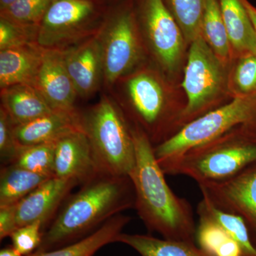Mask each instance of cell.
Listing matches in <instances>:
<instances>
[{"mask_svg":"<svg viewBox=\"0 0 256 256\" xmlns=\"http://www.w3.org/2000/svg\"><path fill=\"white\" fill-rule=\"evenodd\" d=\"M136 164L130 178L136 193L134 208L150 232L163 238L195 242L196 226L191 204L172 191L146 133L132 124Z\"/></svg>","mask_w":256,"mask_h":256,"instance_id":"obj_2","label":"cell"},{"mask_svg":"<svg viewBox=\"0 0 256 256\" xmlns=\"http://www.w3.org/2000/svg\"><path fill=\"white\" fill-rule=\"evenodd\" d=\"M43 233V225L38 222L16 229L10 238L12 246L22 255L28 256L38 250Z\"/></svg>","mask_w":256,"mask_h":256,"instance_id":"obj_31","label":"cell"},{"mask_svg":"<svg viewBox=\"0 0 256 256\" xmlns=\"http://www.w3.org/2000/svg\"><path fill=\"white\" fill-rule=\"evenodd\" d=\"M79 127L90 143L100 174L130 178L136 164L132 124L109 92L79 108Z\"/></svg>","mask_w":256,"mask_h":256,"instance_id":"obj_4","label":"cell"},{"mask_svg":"<svg viewBox=\"0 0 256 256\" xmlns=\"http://www.w3.org/2000/svg\"><path fill=\"white\" fill-rule=\"evenodd\" d=\"M138 28L148 56L162 72L172 74L186 44L181 28L163 0H132Z\"/></svg>","mask_w":256,"mask_h":256,"instance_id":"obj_10","label":"cell"},{"mask_svg":"<svg viewBox=\"0 0 256 256\" xmlns=\"http://www.w3.org/2000/svg\"><path fill=\"white\" fill-rule=\"evenodd\" d=\"M242 4L245 6L246 9L247 10L248 14L250 16L256 34V8L254 5L250 4L248 0H242Z\"/></svg>","mask_w":256,"mask_h":256,"instance_id":"obj_34","label":"cell"},{"mask_svg":"<svg viewBox=\"0 0 256 256\" xmlns=\"http://www.w3.org/2000/svg\"><path fill=\"white\" fill-rule=\"evenodd\" d=\"M256 162V132L239 128L188 150L162 168L197 183L222 181Z\"/></svg>","mask_w":256,"mask_h":256,"instance_id":"obj_5","label":"cell"},{"mask_svg":"<svg viewBox=\"0 0 256 256\" xmlns=\"http://www.w3.org/2000/svg\"><path fill=\"white\" fill-rule=\"evenodd\" d=\"M130 220V217L128 216L120 214L82 240L54 250H36L28 256H92L101 248L116 242L118 237L122 233V230Z\"/></svg>","mask_w":256,"mask_h":256,"instance_id":"obj_20","label":"cell"},{"mask_svg":"<svg viewBox=\"0 0 256 256\" xmlns=\"http://www.w3.org/2000/svg\"><path fill=\"white\" fill-rule=\"evenodd\" d=\"M220 1L234 60L245 54H256L255 30L242 0Z\"/></svg>","mask_w":256,"mask_h":256,"instance_id":"obj_19","label":"cell"},{"mask_svg":"<svg viewBox=\"0 0 256 256\" xmlns=\"http://www.w3.org/2000/svg\"><path fill=\"white\" fill-rule=\"evenodd\" d=\"M181 28L186 44L201 34L205 0H163Z\"/></svg>","mask_w":256,"mask_h":256,"instance_id":"obj_26","label":"cell"},{"mask_svg":"<svg viewBox=\"0 0 256 256\" xmlns=\"http://www.w3.org/2000/svg\"><path fill=\"white\" fill-rule=\"evenodd\" d=\"M201 34L222 63L228 66L234 57L220 0H205Z\"/></svg>","mask_w":256,"mask_h":256,"instance_id":"obj_23","label":"cell"},{"mask_svg":"<svg viewBox=\"0 0 256 256\" xmlns=\"http://www.w3.org/2000/svg\"><path fill=\"white\" fill-rule=\"evenodd\" d=\"M190 45L182 82L188 102L180 116V130L220 107L223 96L230 94L228 66L222 63L202 34Z\"/></svg>","mask_w":256,"mask_h":256,"instance_id":"obj_8","label":"cell"},{"mask_svg":"<svg viewBox=\"0 0 256 256\" xmlns=\"http://www.w3.org/2000/svg\"><path fill=\"white\" fill-rule=\"evenodd\" d=\"M146 62L119 79L108 92L154 146L178 132L181 112L174 109L168 97L162 72Z\"/></svg>","mask_w":256,"mask_h":256,"instance_id":"obj_3","label":"cell"},{"mask_svg":"<svg viewBox=\"0 0 256 256\" xmlns=\"http://www.w3.org/2000/svg\"><path fill=\"white\" fill-rule=\"evenodd\" d=\"M44 53L36 43L0 50V89L16 84L32 85Z\"/></svg>","mask_w":256,"mask_h":256,"instance_id":"obj_17","label":"cell"},{"mask_svg":"<svg viewBox=\"0 0 256 256\" xmlns=\"http://www.w3.org/2000/svg\"><path fill=\"white\" fill-rule=\"evenodd\" d=\"M116 242L132 248L141 256H206L195 242L150 235L121 233Z\"/></svg>","mask_w":256,"mask_h":256,"instance_id":"obj_21","label":"cell"},{"mask_svg":"<svg viewBox=\"0 0 256 256\" xmlns=\"http://www.w3.org/2000/svg\"><path fill=\"white\" fill-rule=\"evenodd\" d=\"M98 174L90 143L82 130L55 141L54 176L76 180L82 185Z\"/></svg>","mask_w":256,"mask_h":256,"instance_id":"obj_15","label":"cell"},{"mask_svg":"<svg viewBox=\"0 0 256 256\" xmlns=\"http://www.w3.org/2000/svg\"><path fill=\"white\" fill-rule=\"evenodd\" d=\"M102 1L107 5H110L114 4V3L118 2L120 1H122V0H102Z\"/></svg>","mask_w":256,"mask_h":256,"instance_id":"obj_37","label":"cell"},{"mask_svg":"<svg viewBox=\"0 0 256 256\" xmlns=\"http://www.w3.org/2000/svg\"><path fill=\"white\" fill-rule=\"evenodd\" d=\"M16 0H0V12L10 8Z\"/></svg>","mask_w":256,"mask_h":256,"instance_id":"obj_36","label":"cell"},{"mask_svg":"<svg viewBox=\"0 0 256 256\" xmlns=\"http://www.w3.org/2000/svg\"><path fill=\"white\" fill-rule=\"evenodd\" d=\"M55 142L22 148L12 164L38 174L54 176Z\"/></svg>","mask_w":256,"mask_h":256,"instance_id":"obj_27","label":"cell"},{"mask_svg":"<svg viewBox=\"0 0 256 256\" xmlns=\"http://www.w3.org/2000/svg\"><path fill=\"white\" fill-rule=\"evenodd\" d=\"M0 108L15 124H26L53 110L40 92L30 84H22L0 89Z\"/></svg>","mask_w":256,"mask_h":256,"instance_id":"obj_18","label":"cell"},{"mask_svg":"<svg viewBox=\"0 0 256 256\" xmlns=\"http://www.w3.org/2000/svg\"><path fill=\"white\" fill-rule=\"evenodd\" d=\"M16 204L0 206V239L2 240L18 229L15 214Z\"/></svg>","mask_w":256,"mask_h":256,"instance_id":"obj_33","label":"cell"},{"mask_svg":"<svg viewBox=\"0 0 256 256\" xmlns=\"http://www.w3.org/2000/svg\"><path fill=\"white\" fill-rule=\"evenodd\" d=\"M78 182L56 176L48 178L36 190L16 204L15 214L18 228L41 222L46 229Z\"/></svg>","mask_w":256,"mask_h":256,"instance_id":"obj_14","label":"cell"},{"mask_svg":"<svg viewBox=\"0 0 256 256\" xmlns=\"http://www.w3.org/2000/svg\"><path fill=\"white\" fill-rule=\"evenodd\" d=\"M62 52L66 68L79 99L89 100L102 92L104 62L96 36Z\"/></svg>","mask_w":256,"mask_h":256,"instance_id":"obj_12","label":"cell"},{"mask_svg":"<svg viewBox=\"0 0 256 256\" xmlns=\"http://www.w3.org/2000/svg\"><path fill=\"white\" fill-rule=\"evenodd\" d=\"M198 216L206 217L220 225L242 247L244 256H256V246L250 230L242 217L217 208L205 198L197 206Z\"/></svg>","mask_w":256,"mask_h":256,"instance_id":"obj_25","label":"cell"},{"mask_svg":"<svg viewBox=\"0 0 256 256\" xmlns=\"http://www.w3.org/2000/svg\"><path fill=\"white\" fill-rule=\"evenodd\" d=\"M108 6L102 0H52L37 26L36 44L62 52L96 36Z\"/></svg>","mask_w":256,"mask_h":256,"instance_id":"obj_9","label":"cell"},{"mask_svg":"<svg viewBox=\"0 0 256 256\" xmlns=\"http://www.w3.org/2000/svg\"><path fill=\"white\" fill-rule=\"evenodd\" d=\"M203 198L245 220L256 246V162L222 181L198 184Z\"/></svg>","mask_w":256,"mask_h":256,"instance_id":"obj_11","label":"cell"},{"mask_svg":"<svg viewBox=\"0 0 256 256\" xmlns=\"http://www.w3.org/2000/svg\"><path fill=\"white\" fill-rule=\"evenodd\" d=\"M0 256H24L20 254V252L12 246L5 247L4 248L0 250Z\"/></svg>","mask_w":256,"mask_h":256,"instance_id":"obj_35","label":"cell"},{"mask_svg":"<svg viewBox=\"0 0 256 256\" xmlns=\"http://www.w3.org/2000/svg\"><path fill=\"white\" fill-rule=\"evenodd\" d=\"M195 233L197 246L206 256H244L238 242L215 222L198 216Z\"/></svg>","mask_w":256,"mask_h":256,"instance_id":"obj_24","label":"cell"},{"mask_svg":"<svg viewBox=\"0 0 256 256\" xmlns=\"http://www.w3.org/2000/svg\"><path fill=\"white\" fill-rule=\"evenodd\" d=\"M54 111L76 112L79 98L69 76L60 50H45L32 84Z\"/></svg>","mask_w":256,"mask_h":256,"instance_id":"obj_13","label":"cell"},{"mask_svg":"<svg viewBox=\"0 0 256 256\" xmlns=\"http://www.w3.org/2000/svg\"><path fill=\"white\" fill-rule=\"evenodd\" d=\"M52 178L16 164L4 165L0 172V206L18 203Z\"/></svg>","mask_w":256,"mask_h":256,"instance_id":"obj_22","label":"cell"},{"mask_svg":"<svg viewBox=\"0 0 256 256\" xmlns=\"http://www.w3.org/2000/svg\"><path fill=\"white\" fill-rule=\"evenodd\" d=\"M52 0H16L0 18L25 26H38Z\"/></svg>","mask_w":256,"mask_h":256,"instance_id":"obj_29","label":"cell"},{"mask_svg":"<svg viewBox=\"0 0 256 256\" xmlns=\"http://www.w3.org/2000/svg\"><path fill=\"white\" fill-rule=\"evenodd\" d=\"M134 204L130 178L98 174L66 198L37 250H54L82 240L114 216L134 208Z\"/></svg>","mask_w":256,"mask_h":256,"instance_id":"obj_1","label":"cell"},{"mask_svg":"<svg viewBox=\"0 0 256 256\" xmlns=\"http://www.w3.org/2000/svg\"><path fill=\"white\" fill-rule=\"evenodd\" d=\"M96 37L104 62L102 92H108L119 79L148 60V54L138 28L132 0H122L108 5Z\"/></svg>","mask_w":256,"mask_h":256,"instance_id":"obj_6","label":"cell"},{"mask_svg":"<svg viewBox=\"0 0 256 256\" xmlns=\"http://www.w3.org/2000/svg\"><path fill=\"white\" fill-rule=\"evenodd\" d=\"M36 30L0 18V50L36 43Z\"/></svg>","mask_w":256,"mask_h":256,"instance_id":"obj_30","label":"cell"},{"mask_svg":"<svg viewBox=\"0 0 256 256\" xmlns=\"http://www.w3.org/2000/svg\"><path fill=\"white\" fill-rule=\"evenodd\" d=\"M78 110L72 112L53 111L26 124H15L14 136L18 146L22 149L55 142L64 134L80 129Z\"/></svg>","mask_w":256,"mask_h":256,"instance_id":"obj_16","label":"cell"},{"mask_svg":"<svg viewBox=\"0 0 256 256\" xmlns=\"http://www.w3.org/2000/svg\"><path fill=\"white\" fill-rule=\"evenodd\" d=\"M14 126L9 114L0 108V156L4 165L12 164L21 150L15 139Z\"/></svg>","mask_w":256,"mask_h":256,"instance_id":"obj_32","label":"cell"},{"mask_svg":"<svg viewBox=\"0 0 256 256\" xmlns=\"http://www.w3.org/2000/svg\"><path fill=\"white\" fill-rule=\"evenodd\" d=\"M239 128L256 132V94L234 96L226 104L184 126L174 136L154 146L156 161L162 168L188 150Z\"/></svg>","mask_w":256,"mask_h":256,"instance_id":"obj_7","label":"cell"},{"mask_svg":"<svg viewBox=\"0 0 256 256\" xmlns=\"http://www.w3.org/2000/svg\"><path fill=\"white\" fill-rule=\"evenodd\" d=\"M233 69L229 74L230 94L234 96L256 94V54H245L234 58Z\"/></svg>","mask_w":256,"mask_h":256,"instance_id":"obj_28","label":"cell"}]
</instances>
